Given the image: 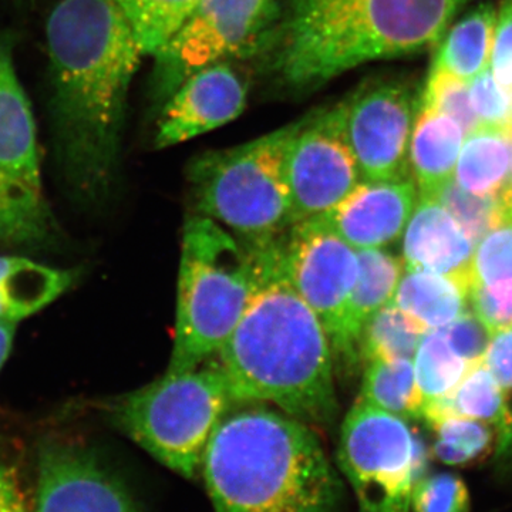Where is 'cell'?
Returning <instances> with one entry per match:
<instances>
[{
	"label": "cell",
	"instance_id": "obj_16",
	"mask_svg": "<svg viewBox=\"0 0 512 512\" xmlns=\"http://www.w3.org/2000/svg\"><path fill=\"white\" fill-rule=\"evenodd\" d=\"M474 249L476 245L436 198L419 195L404 229V269L446 276L470 292Z\"/></svg>",
	"mask_w": 512,
	"mask_h": 512
},
{
	"label": "cell",
	"instance_id": "obj_13",
	"mask_svg": "<svg viewBox=\"0 0 512 512\" xmlns=\"http://www.w3.org/2000/svg\"><path fill=\"white\" fill-rule=\"evenodd\" d=\"M33 512H138L126 487L79 444L47 441L37 453Z\"/></svg>",
	"mask_w": 512,
	"mask_h": 512
},
{
	"label": "cell",
	"instance_id": "obj_1",
	"mask_svg": "<svg viewBox=\"0 0 512 512\" xmlns=\"http://www.w3.org/2000/svg\"><path fill=\"white\" fill-rule=\"evenodd\" d=\"M55 157L82 205L109 194L131 82L143 52L113 0H60L47 20Z\"/></svg>",
	"mask_w": 512,
	"mask_h": 512
},
{
	"label": "cell",
	"instance_id": "obj_6",
	"mask_svg": "<svg viewBox=\"0 0 512 512\" xmlns=\"http://www.w3.org/2000/svg\"><path fill=\"white\" fill-rule=\"evenodd\" d=\"M299 124L195 157L188 181L198 215L252 244L284 237L293 225L286 156Z\"/></svg>",
	"mask_w": 512,
	"mask_h": 512
},
{
	"label": "cell",
	"instance_id": "obj_31",
	"mask_svg": "<svg viewBox=\"0 0 512 512\" xmlns=\"http://www.w3.org/2000/svg\"><path fill=\"white\" fill-rule=\"evenodd\" d=\"M460 224L474 245L495 227L510 208L501 195H478L461 188L456 181L444 185L434 197Z\"/></svg>",
	"mask_w": 512,
	"mask_h": 512
},
{
	"label": "cell",
	"instance_id": "obj_42",
	"mask_svg": "<svg viewBox=\"0 0 512 512\" xmlns=\"http://www.w3.org/2000/svg\"><path fill=\"white\" fill-rule=\"evenodd\" d=\"M503 197L505 204H507V207L510 208L512 211V164H511V180L510 184H508L507 190L503 192Z\"/></svg>",
	"mask_w": 512,
	"mask_h": 512
},
{
	"label": "cell",
	"instance_id": "obj_29",
	"mask_svg": "<svg viewBox=\"0 0 512 512\" xmlns=\"http://www.w3.org/2000/svg\"><path fill=\"white\" fill-rule=\"evenodd\" d=\"M424 330L393 302L373 316L363 330L359 353L372 360L414 359Z\"/></svg>",
	"mask_w": 512,
	"mask_h": 512
},
{
	"label": "cell",
	"instance_id": "obj_10",
	"mask_svg": "<svg viewBox=\"0 0 512 512\" xmlns=\"http://www.w3.org/2000/svg\"><path fill=\"white\" fill-rule=\"evenodd\" d=\"M281 268L328 333L333 352L348 360L346 318L359 274L357 251L318 218L296 222L281 241Z\"/></svg>",
	"mask_w": 512,
	"mask_h": 512
},
{
	"label": "cell",
	"instance_id": "obj_22",
	"mask_svg": "<svg viewBox=\"0 0 512 512\" xmlns=\"http://www.w3.org/2000/svg\"><path fill=\"white\" fill-rule=\"evenodd\" d=\"M392 302L426 332L439 330L467 312L468 289L446 276L404 269Z\"/></svg>",
	"mask_w": 512,
	"mask_h": 512
},
{
	"label": "cell",
	"instance_id": "obj_28",
	"mask_svg": "<svg viewBox=\"0 0 512 512\" xmlns=\"http://www.w3.org/2000/svg\"><path fill=\"white\" fill-rule=\"evenodd\" d=\"M413 363L424 406L448 396L473 367L450 348L440 329L424 332Z\"/></svg>",
	"mask_w": 512,
	"mask_h": 512
},
{
	"label": "cell",
	"instance_id": "obj_25",
	"mask_svg": "<svg viewBox=\"0 0 512 512\" xmlns=\"http://www.w3.org/2000/svg\"><path fill=\"white\" fill-rule=\"evenodd\" d=\"M423 417L434 424L446 417H466L493 424L500 431L504 421V402L500 384L484 362L470 367L456 389L443 399L424 406Z\"/></svg>",
	"mask_w": 512,
	"mask_h": 512
},
{
	"label": "cell",
	"instance_id": "obj_7",
	"mask_svg": "<svg viewBox=\"0 0 512 512\" xmlns=\"http://www.w3.org/2000/svg\"><path fill=\"white\" fill-rule=\"evenodd\" d=\"M231 403L218 363L167 370L120 399L114 421L163 466L192 480L200 476L205 450Z\"/></svg>",
	"mask_w": 512,
	"mask_h": 512
},
{
	"label": "cell",
	"instance_id": "obj_9",
	"mask_svg": "<svg viewBox=\"0 0 512 512\" xmlns=\"http://www.w3.org/2000/svg\"><path fill=\"white\" fill-rule=\"evenodd\" d=\"M278 0H201L156 59V92L167 100L190 74L261 52L281 18Z\"/></svg>",
	"mask_w": 512,
	"mask_h": 512
},
{
	"label": "cell",
	"instance_id": "obj_8",
	"mask_svg": "<svg viewBox=\"0 0 512 512\" xmlns=\"http://www.w3.org/2000/svg\"><path fill=\"white\" fill-rule=\"evenodd\" d=\"M336 457L359 512H412L427 453L402 417L357 400L343 420Z\"/></svg>",
	"mask_w": 512,
	"mask_h": 512
},
{
	"label": "cell",
	"instance_id": "obj_2",
	"mask_svg": "<svg viewBox=\"0 0 512 512\" xmlns=\"http://www.w3.org/2000/svg\"><path fill=\"white\" fill-rule=\"evenodd\" d=\"M282 238L264 284L218 350V366L235 403H272L303 423L328 426L338 414L332 343L282 272Z\"/></svg>",
	"mask_w": 512,
	"mask_h": 512
},
{
	"label": "cell",
	"instance_id": "obj_19",
	"mask_svg": "<svg viewBox=\"0 0 512 512\" xmlns=\"http://www.w3.org/2000/svg\"><path fill=\"white\" fill-rule=\"evenodd\" d=\"M74 272L25 256H0V319L18 323L69 291Z\"/></svg>",
	"mask_w": 512,
	"mask_h": 512
},
{
	"label": "cell",
	"instance_id": "obj_38",
	"mask_svg": "<svg viewBox=\"0 0 512 512\" xmlns=\"http://www.w3.org/2000/svg\"><path fill=\"white\" fill-rule=\"evenodd\" d=\"M468 302L491 333L512 328V281L495 286H471Z\"/></svg>",
	"mask_w": 512,
	"mask_h": 512
},
{
	"label": "cell",
	"instance_id": "obj_36",
	"mask_svg": "<svg viewBox=\"0 0 512 512\" xmlns=\"http://www.w3.org/2000/svg\"><path fill=\"white\" fill-rule=\"evenodd\" d=\"M470 100L481 126H512L511 93L497 83L490 69L478 74L470 83Z\"/></svg>",
	"mask_w": 512,
	"mask_h": 512
},
{
	"label": "cell",
	"instance_id": "obj_5",
	"mask_svg": "<svg viewBox=\"0 0 512 512\" xmlns=\"http://www.w3.org/2000/svg\"><path fill=\"white\" fill-rule=\"evenodd\" d=\"M279 239L252 244L211 218H188L167 370L194 369L218 353L264 284Z\"/></svg>",
	"mask_w": 512,
	"mask_h": 512
},
{
	"label": "cell",
	"instance_id": "obj_23",
	"mask_svg": "<svg viewBox=\"0 0 512 512\" xmlns=\"http://www.w3.org/2000/svg\"><path fill=\"white\" fill-rule=\"evenodd\" d=\"M497 12L493 5L471 10L441 37L433 69L443 70L471 83L488 69L493 50Z\"/></svg>",
	"mask_w": 512,
	"mask_h": 512
},
{
	"label": "cell",
	"instance_id": "obj_11",
	"mask_svg": "<svg viewBox=\"0 0 512 512\" xmlns=\"http://www.w3.org/2000/svg\"><path fill=\"white\" fill-rule=\"evenodd\" d=\"M293 224L320 217L362 181L345 128V106L301 119L286 156Z\"/></svg>",
	"mask_w": 512,
	"mask_h": 512
},
{
	"label": "cell",
	"instance_id": "obj_12",
	"mask_svg": "<svg viewBox=\"0 0 512 512\" xmlns=\"http://www.w3.org/2000/svg\"><path fill=\"white\" fill-rule=\"evenodd\" d=\"M345 106V128L362 180L387 181L409 174L414 103L406 84H363Z\"/></svg>",
	"mask_w": 512,
	"mask_h": 512
},
{
	"label": "cell",
	"instance_id": "obj_24",
	"mask_svg": "<svg viewBox=\"0 0 512 512\" xmlns=\"http://www.w3.org/2000/svg\"><path fill=\"white\" fill-rule=\"evenodd\" d=\"M55 228L42 190L0 170V242L43 244Z\"/></svg>",
	"mask_w": 512,
	"mask_h": 512
},
{
	"label": "cell",
	"instance_id": "obj_35",
	"mask_svg": "<svg viewBox=\"0 0 512 512\" xmlns=\"http://www.w3.org/2000/svg\"><path fill=\"white\" fill-rule=\"evenodd\" d=\"M467 484L456 474L437 473L420 478L412 495V512H470Z\"/></svg>",
	"mask_w": 512,
	"mask_h": 512
},
{
	"label": "cell",
	"instance_id": "obj_15",
	"mask_svg": "<svg viewBox=\"0 0 512 512\" xmlns=\"http://www.w3.org/2000/svg\"><path fill=\"white\" fill-rule=\"evenodd\" d=\"M417 201L419 190L412 175L362 180L336 207L315 218L356 251L384 248L402 237Z\"/></svg>",
	"mask_w": 512,
	"mask_h": 512
},
{
	"label": "cell",
	"instance_id": "obj_14",
	"mask_svg": "<svg viewBox=\"0 0 512 512\" xmlns=\"http://www.w3.org/2000/svg\"><path fill=\"white\" fill-rule=\"evenodd\" d=\"M247 94V83L229 62L190 74L165 100L156 147L178 146L238 119Z\"/></svg>",
	"mask_w": 512,
	"mask_h": 512
},
{
	"label": "cell",
	"instance_id": "obj_33",
	"mask_svg": "<svg viewBox=\"0 0 512 512\" xmlns=\"http://www.w3.org/2000/svg\"><path fill=\"white\" fill-rule=\"evenodd\" d=\"M420 107H426L456 121L464 134L481 127L470 100V83L443 70L431 69L429 82L421 97Z\"/></svg>",
	"mask_w": 512,
	"mask_h": 512
},
{
	"label": "cell",
	"instance_id": "obj_20",
	"mask_svg": "<svg viewBox=\"0 0 512 512\" xmlns=\"http://www.w3.org/2000/svg\"><path fill=\"white\" fill-rule=\"evenodd\" d=\"M359 274L346 318L348 360L359 355V343L369 320L393 301L404 272V264L383 248L357 251Z\"/></svg>",
	"mask_w": 512,
	"mask_h": 512
},
{
	"label": "cell",
	"instance_id": "obj_27",
	"mask_svg": "<svg viewBox=\"0 0 512 512\" xmlns=\"http://www.w3.org/2000/svg\"><path fill=\"white\" fill-rule=\"evenodd\" d=\"M144 56L154 57L173 39L201 0H113Z\"/></svg>",
	"mask_w": 512,
	"mask_h": 512
},
{
	"label": "cell",
	"instance_id": "obj_26",
	"mask_svg": "<svg viewBox=\"0 0 512 512\" xmlns=\"http://www.w3.org/2000/svg\"><path fill=\"white\" fill-rule=\"evenodd\" d=\"M359 402L402 419L423 416L424 399L410 359L372 360L363 377Z\"/></svg>",
	"mask_w": 512,
	"mask_h": 512
},
{
	"label": "cell",
	"instance_id": "obj_21",
	"mask_svg": "<svg viewBox=\"0 0 512 512\" xmlns=\"http://www.w3.org/2000/svg\"><path fill=\"white\" fill-rule=\"evenodd\" d=\"M512 134L507 128L481 126L467 134L453 180L478 195H501L511 180Z\"/></svg>",
	"mask_w": 512,
	"mask_h": 512
},
{
	"label": "cell",
	"instance_id": "obj_39",
	"mask_svg": "<svg viewBox=\"0 0 512 512\" xmlns=\"http://www.w3.org/2000/svg\"><path fill=\"white\" fill-rule=\"evenodd\" d=\"M490 70L497 83L512 92V0H504L497 16Z\"/></svg>",
	"mask_w": 512,
	"mask_h": 512
},
{
	"label": "cell",
	"instance_id": "obj_4",
	"mask_svg": "<svg viewBox=\"0 0 512 512\" xmlns=\"http://www.w3.org/2000/svg\"><path fill=\"white\" fill-rule=\"evenodd\" d=\"M201 474L214 512H336L342 497L309 424L262 406L227 413Z\"/></svg>",
	"mask_w": 512,
	"mask_h": 512
},
{
	"label": "cell",
	"instance_id": "obj_30",
	"mask_svg": "<svg viewBox=\"0 0 512 512\" xmlns=\"http://www.w3.org/2000/svg\"><path fill=\"white\" fill-rule=\"evenodd\" d=\"M436 431L433 454L447 466H466L485 456L493 444L490 424L466 417H446L431 424Z\"/></svg>",
	"mask_w": 512,
	"mask_h": 512
},
{
	"label": "cell",
	"instance_id": "obj_40",
	"mask_svg": "<svg viewBox=\"0 0 512 512\" xmlns=\"http://www.w3.org/2000/svg\"><path fill=\"white\" fill-rule=\"evenodd\" d=\"M0 512H29L12 468L0 458Z\"/></svg>",
	"mask_w": 512,
	"mask_h": 512
},
{
	"label": "cell",
	"instance_id": "obj_34",
	"mask_svg": "<svg viewBox=\"0 0 512 512\" xmlns=\"http://www.w3.org/2000/svg\"><path fill=\"white\" fill-rule=\"evenodd\" d=\"M483 362L493 373L503 393L504 421L503 427L497 433V460L500 466H510L512 463V328L493 333Z\"/></svg>",
	"mask_w": 512,
	"mask_h": 512
},
{
	"label": "cell",
	"instance_id": "obj_3",
	"mask_svg": "<svg viewBox=\"0 0 512 512\" xmlns=\"http://www.w3.org/2000/svg\"><path fill=\"white\" fill-rule=\"evenodd\" d=\"M467 0H288L268 43L271 66L293 90L356 67L436 45Z\"/></svg>",
	"mask_w": 512,
	"mask_h": 512
},
{
	"label": "cell",
	"instance_id": "obj_32",
	"mask_svg": "<svg viewBox=\"0 0 512 512\" xmlns=\"http://www.w3.org/2000/svg\"><path fill=\"white\" fill-rule=\"evenodd\" d=\"M512 281V211L491 228L474 249L471 286ZM470 286V288H471Z\"/></svg>",
	"mask_w": 512,
	"mask_h": 512
},
{
	"label": "cell",
	"instance_id": "obj_17",
	"mask_svg": "<svg viewBox=\"0 0 512 512\" xmlns=\"http://www.w3.org/2000/svg\"><path fill=\"white\" fill-rule=\"evenodd\" d=\"M0 170L42 190L32 106L20 83L9 35L0 30Z\"/></svg>",
	"mask_w": 512,
	"mask_h": 512
},
{
	"label": "cell",
	"instance_id": "obj_41",
	"mask_svg": "<svg viewBox=\"0 0 512 512\" xmlns=\"http://www.w3.org/2000/svg\"><path fill=\"white\" fill-rule=\"evenodd\" d=\"M16 326H18L16 322L0 319V372H2L3 366H5L10 355V350H12Z\"/></svg>",
	"mask_w": 512,
	"mask_h": 512
},
{
	"label": "cell",
	"instance_id": "obj_18",
	"mask_svg": "<svg viewBox=\"0 0 512 512\" xmlns=\"http://www.w3.org/2000/svg\"><path fill=\"white\" fill-rule=\"evenodd\" d=\"M463 141L456 121L420 107L410 137L409 167L421 197H434L453 180Z\"/></svg>",
	"mask_w": 512,
	"mask_h": 512
},
{
	"label": "cell",
	"instance_id": "obj_37",
	"mask_svg": "<svg viewBox=\"0 0 512 512\" xmlns=\"http://www.w3.org/2000/svg\"><path fill=\"white\" fill-rule=\"evenodd\" d=\"M440 330L450 348L471 366L483 362L493 333L485 328L476 313L464 312L450 325Z\"/></svg>",
	"mask_w": 512,
	"mask_h": 512
}]
</instances>
